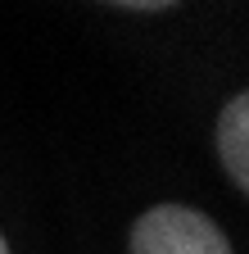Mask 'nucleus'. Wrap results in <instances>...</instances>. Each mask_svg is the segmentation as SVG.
Segmentation results:
<instances>
[{
    "label": "nucleus",
    "instance_id": "1",
    "mask_svg": "<svg viewBox=\"0 0 249 254\" xmlns=\"http://www.w3.org/2000/svg\"><path fill=\"white\" fill-rule=\"evenodd\" d=\"M132 254H231V241L191 204H154L132 222Z\"/></svg>",
    "mask_w": 249,
    "mask_h": 254
},
{
    "label": "nucleus",
    "instance_id": "3",
    "mask_svg": "<svg viewBox=\"0 0 249 254\" xmlns=\"http://www.w3.org/2000/svg\"><path fill=\"white\" fill-rule=\"evenodd\" d=\"M0 254H9V245H5V232H0Z\"/></svg>",
    "mask_w": 249,
    "mask_h": 254
},
{
    "label": "nucleus",
    "instance_id": "2",
    "mask_svg": "<svg viewBox=\"0 0 249 254\" xmlns=\"http://www.w3.org/2000/svg\"><path fill=\"white\" fill-rule=\"evenodd\" d=\"M217 159L227 177L249 195V91H240L217 118Z\"/></svg>",
    "mask_w": 249,
    "mask_h": 254
}]
</instances>
